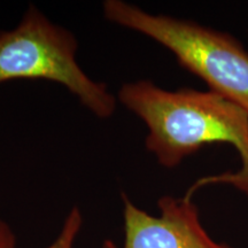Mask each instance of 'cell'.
Instances as JSON below:
<instances>
[{
  "label": "cell",
  "instance_id": "1",
  "mask_svg": "<svg viewBox=\"0 0 248 248\" xmlns=\"http://www.w3.org/2000/svg\"><path fill=\"white\" fill-rule=\"evenodd\" d=\"M117 99L147 125L146 148L166 168L212 144H230L240 155L238 171L198 179L186 192L210 184H230L248 198V111L209 91L179 89L167 91L147 79L123 84Z\"/></svg>",
  "mask_w": 248,
  "mask_h": 248
},
{
  "label": "cell",
  "instance_id": "2",
  "mask_svg": "<svg viewBox=\"0 0 248 248\" xmlns=\"http://www.w3.org/2000/svg\"><path fill=\"white\" fill-rule=\"evenodd\" d=\"M102 8L109 22L163 45L210 91L248 111V53L233 37L191 21L150 14L122 0H107Z\"/></svg>",
  "mask_w": 248,
  "mask_h": 248
},
{
  "label": "cell",
  "instance_id": "3",
  "mask_svg": "<svg viewBox=\"0 0 248 248\" xmlns=\"http://www.w3.org/2000/svg\"><path fill=\"white\" fill-rule=\"evenodd\" d=\"M78 43L69 30L30 6L16 28L0 31V84L44 79L63 85L99 119H109L117 99L105 83L95 82L77 63Z\"/></svg>",
  "mask_w": 248,
  "mask_h": 248
},
{
  "label": "cell",
  "instance_id": "4",
  "mask_svg": "<svg viewBox=\"0 0 248 248\" xmlns=\"http://www.w3.org/2000/svg\"><path fill=\"white\" fill-rule=\"evenodd\" d=\"M124 243L122 248H232L217 243L201 224L190 198L162 197L159 216L139 208L122 193ZM102 248H120L106 240Z\"/></svg>",
  "mask_w": 248,
  "mask_h": 248
},
{
  "label": "cell",
  "instance_id": "5",
  "mask_svg": "<svg viewBox=\"0 0 248 248\" xmlns=\"http://www.w3.org/2000/svg\"><path fill=\"white\" fill-rule=\"evenodd\" d=\"M82 225V213L77 207H74L67 216L58 238L47 248H74ZM0 248H16V235L2 219H0Z\"/></svg>",
  "mask_w": 248,
  "mask_h": 248
}]
</instances>
